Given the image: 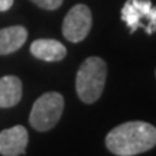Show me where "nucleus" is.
<instances>
[{
  "mask_svg": "<svg viewBox=\"0 0 156 156\" xmlns=\"http://www.w3.org/2000/svg\"><path fill=\"white\" fill-rule=\"evenodd\" d=\"M28 39V30L23 26H9L0 29V55H9L20 49Z\"/></svg>",
  "mask_w": 156,
  "mask_h": 156,
  "instance_id": "8",
  "label": "nucleus"
},
{
  "mask_svg": "<svg viewBox=\"0 0 156 156\" xmlns=\"http://www.w3.org/2000/svg\"><path fill=\"white\" fill-rule=\"evenodd\" d=\"M155 146L156 127L146 122H126L106 136V147L116 156H136Z\"/></svg>",
  "mask_w": 156,
  "mask_h": 156,
  "instance_id": "1",
  "label": "nucleus"
},
{
  "mask_svg": "<svg viewBox=\"0 0 156 156\" xmlns=\"http://www.w3.org/2000/svg\"><path fill=\"white\" fill-rule=\"evenodd\" d=\"M107 80V64L100 56H90L80 65L75 78V90L80 100L93 104L104 91Z\"/></svg>",
  "mask_w": 156,
  "mask_h": 156,
  "instance_id": "2",
  "label": "nucleus"
},
{
  "mask_svg": "<svg viewBox=\"0 0 156 156\" xmlns=\"http://www.w3.org/2000/svg\"><path fill=\"white\" fill-rule=\"evenodd\" d=\"M155 74H156V71H155Z\"/></svg>",
  "mask_w": 156,
  "mask_h": 156,
  "instance_id": "12",
  "label": "nucleus"
},
{
  "mask_svg": "<svg viewBox=\"0 0 156 156\" xmlns=\"http://www.w3.org/2000/svg\"><path fill=\"white\" fill-rule=\"evenodd\" d=\"M15 0H0V12H6L9 10L12 6H13Z\"/></svg>",
  "mask_w": 156,
  "mask_h": 156,
  "instance_id": "11",
  "label": "nucleus"
},
{
  "mask_svg": "<svg viewBox=\"0 0 156 156\" xmlns=\"http://www.w3.org/2000/svg\"><path fill=\"white\" fill-rule=\"evenodd\" d=\"M29 142L28 130L17 124L0 132V153L3 156H20L26 152Z\"/></svg>",
  "mask_w": 156,
  "mask_h": 156,
  "instance_id": "6",
  "label": "nucleus"
},
{
  "mask_svg": "<svg viewBox=\"0 0 156 156\" xmlns=\"http://www.w3.org/2000/svg\"><path fill=\"white\" fill-rule=\"evenodd\" d=\"M64 112V97L59 93H45L34 103L29 123L38 132H48L55 127Z\"/></svg>",
  "mask_w": 156,
  "mask_h": 156,
  "instance_id": "3",
  "label": "nucleus"
},
{
  "mask_svg": "<svg viewBox=\"0 0 156 156\" xmlns=\"http://www.w3.org/2000/svg\"><path fill=\"white\" fill-rule=\"evenodd\" d=\"M91 25H93V16L90 7L85 5H75L64 17L62 35L67 41L78 44L88 36Z\"/></svg>",
  "mask_w": 156,
  "mask_h": 156,
  "instance_id": "5",
  "label": "nucleus"
},
{
  "mask_svg": "<svg viewBox=\"0 0 156 156\" xmlns=\"http://www.w3.org/2000/svg\"><path fill=\"white\" fill-rule=\"evenodd\" d=\"M30 2L45 10H56L62 5L64 0H30Z\"/></svg>",
  "mask_w": 156,
  "mask_h": 156,
  "instance_id": "10",
  "label": "nucleus"
},
{
  "mask_svg": "<svg viewBox=\"0 0 156 156\" xmlns=\"http://www.w3.org/2000/svg\"><path fill=\"white\" fill-rule=\"evenodd\" d=\"M30 54L41 61L56 62L67 56V48L55 39H36L30 45Z\"/></svg>",
  "mask_w": 156,
  "mask_h": 156,
  "instance_id": "7",
  "label": "nucleus"
},
{
  "mask_svg": "<svg viewBox=\"0 0 156 156\" xmlns=\"http://www.w3.org/2000/svg\"><path fill=\"white\" fill-rule=\"evenodd\" d=\"M22 98V81L15 75L0 78V108H10Z\"/></svg>",
  "mask_w": 156,
  "mask_h": 156,
  "instance_id": "9",
  "label": "nucleus"
},
{
  "mask_svg": "<svg viewBox=\"0 0 156 156\" xmlns=\"http://www.w3.org/2000/svg\"><path fill=\"white\" fill-rule=\"evenodd\" d=\"M120 16L130 34L139 28L145 29L147 35L156 32V7L151 0H127L120 10Z\"/></svg>",
  "mask_w": 156,
  "mask_h": 156,
  "instance_id": "4",
  "label": "nucleus"
}]
</instances>
